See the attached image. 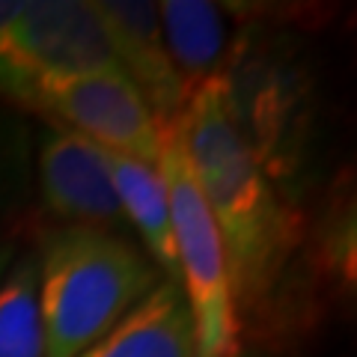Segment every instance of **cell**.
Segmentation results:
<instances>
[{"instance_id": "obj_3", "label": "cell", "mask_w": 357, "mask_h": 357, "mask_svg": "<svg viewBox=\"0 0 357 357\" xmlns=\"http://www.w3.org/2000/svg\"><path fill=\"white\" fill-rule=\"evenodd\" d=\"M161 173L170 194L178 286L194 319L197 357H238L241 319L218 227L188 167L176 126L161 128Z\"/></svg>"}, {"instance_id": "obj_2", "label": "cell", "mask_w": 357, "mask_h": 357, "mask_svg": "<svg viewBox=\"0 0 357 357\" xmlns=\"http://www.w3.org/2000/svg\"><path fill=\"white\" fill-rule=\"evenodd\" d=\"M164 280L126 236L60 227L39 253L45 357H77Z\"/></svg>"}, {"instance_id": "obj_1", "label": "cell", "mask_w": 357, "mask_h": 357, "mask_svg": "<svg viewBox=\"0 0 357 357\" xmlns=\"http://www.w3.org/2000/svg\"><path fill=\"white\" fill-rule=\"evenodd\" d=\"M176 128L227 253L238 319L259 312L298 250L301 220L241 137L223 81L194 89Z\"/></svg>"}, {"instance_id": "obj_14", "label": "cell", "mask_w": 357, "mask_h": 357, "mask_svg": "<svg viewBox=\"0 0 357 357\" xmlns=\"http://www.w3.org/2000/svg\"><path fill=\"white\" fill-rule=\"evenodd\" d=\"M9 265H13V244L0 241V280H3V274H6Z\"/></svg>"}, {"instance_id": "obj_8", "label": "cell", "mask_w": 357, "mask_h": 357, "mask_svg": "<svg viewBox=\"0 0 357 357\" xmlns=\"http://www.w3.org/2000/svg\"><path fill=\"white\" fill-rule=\"evenodd\" d=\"M164 45L188 96L203 84L220 81L232 63V9L208 0H161Z\"/></svg>"}, {"instance_id": "obj_9", "label": "cell", "mask_w": 357, "mask_h": 357, "mask_svg": "<svg viewBox=\"0 0 357 357\" xmlns=\"http://www.w3.org/2000/svg\"><path fill=\"white\" fill-rule=\"evenodd\" d=\"M77 357H197L194 319L182 286L161 280Z\"/></svg>"}, {"instance_id": "obj_13", "label": "cell", "mask_w": 357, "mask_h": 357, "mask_svg": "<svg viewBox=\"0 0 357 357\" xmlns=\"http://www.w3.org/2000/svg\"><path fill=\"white\" fill-rule=\"evenodd\" d=\"M18 9H21V0H0V45H3L6 33L13 30L15 18H18Z\"/></svg>"}, {"instance_id": "obj_5", "label": "cell", "mask_w": 357, "mask_h": 357, "mask_svg": "<svg viewBox=\"0 0 357 357\" xmlns=\"http://www.w3.org/2000/svg\"><path fill=\"white\" fill-rule=\"evenodd\" d=\"M24 107L57 119L54 126L81 134L105 152L152 167L161 161V128L149 105L122 72L45 84L27 96Z\"/></svg>"}, {"instance_id": "obj_6", "label": "cell", "mask_w": 357, "mask_h": 357, "mask_svg": "<svg viewBox=\"0 0 357 357\" xmlns=\"http://www.w3.org/2000/svg\"><path fill=\"white\" fill-rule=\"evenodd\" d=\"M36 173L45 208L66 220V227L102 229L114 236L128 232L105 149L93 140L51 122L39 134Z\"/></svg>"}, {"instance_id": "obj_4", "label": "cell", "mask_w": 357, "mask_h": 357, "mask_svg": "<svg viewBox=\"0 0 357 357\" xmlns=\"http://www.w3.org/2000/svg\"><path fill=\"white\" fill-rule=\"evenodd\" d=\"M119 72L93 0H27L0 45V93L24 105L45 84Z\"/></svg>"}, {"instance_id": "obj_11", "label": "cell", "mask_w": 357, "mask_h": 357, "mask_svg": "<svg viewBox=\"0 0 357 357\" xmlns=\"http://www.w3.org/2000/svg\"><path fill=\"white\" fill-rule=\"evenodd\" d=\"M0 357H45L36 253L15 259L0 280Z\"/></svg>"}, {"instance_id": "obj_7", "label": "cell", "mask_w": 357, "mask_h": 357, "mask_svg": "<svg viewBox=\"0 0 357 357\" xmlns=\"http://www.w3.org/2000/svg\"><path fill=\"white\" fill-rule=\"evenodd\" d=\"M114 48L119 72L149 105L158 128L176 126L188 105V89L178 81L161 33L158 3L152 0H93Z\"/></svg>"}, {"instance_id": "obj_12", "label": "cell", "mask_w": 357, "mask_h": 357, "mask_svg": "<svg viewBox=\"0 0 357 357\" xmlns=\"http://www.w3.org/2000/svg\"><path fill=\"white\" fill-rule=\"evenodd\" d=\"M18 164H21L18 131L13 122H9V116L0 114V197H3L18 178Z\"/></svg>"}, {"instance_id": "obj_10", "label": "cell", "mask_w": 357, "mask_h": 357, "mask_svg": "<svg viewBox=\"0 0 357 357\" xmlns=\"http://www.w3.org/2000/svg\"><path fill=\"white\" fill-rule=\"evenodd\" d=\"M114 191L119 199L126 227L134 229L143 241V253L161 271L164 280L178 283V262H176V238H173V215H170V194L161 167L126 158V155L105 152Z\"/></svg>"}]
</instances>
